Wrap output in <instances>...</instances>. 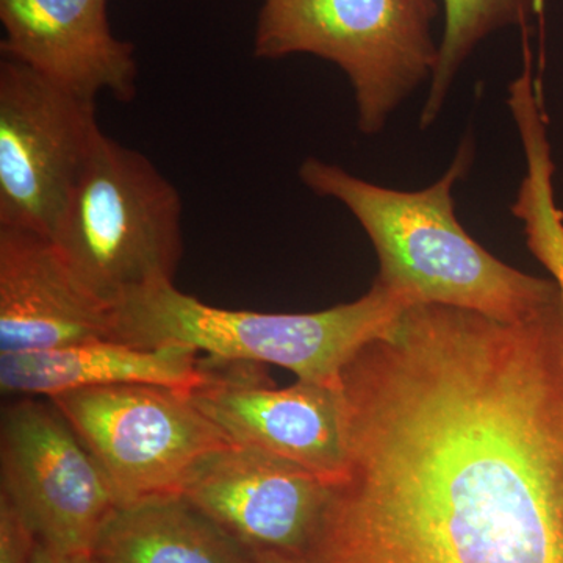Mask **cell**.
<instances>
[{"label":"cell","mask_w":563,"mask_h":563,"mask_svg":"<svg viewBox=\"0 0 563 563\" xmlns=\"http://www.w3.org/2000/svg\"><path fill=\"white\" fill-rule=\"evenodd\" d=\"M346 473L306 563H563V295L412 303L340 377Z\"/></svg>","instance_id":"1"},{"label":"cell","mask_w":563,"mask_h":563,"mask_svg":"<svg viewBox=\"0 0 563 563\" xmlns=\"http://www.w3.org/2000/svg\"><path fill=\"white\" fill-rule=\"evenodd\" d=\"M465 140L453 165L431 187L396 191L307 158L299 177L322 198L342 202L372 240L384 287L409 303H440L514 321L561 295L553 277L531 276L493 257L455 218L453 187L473 165Z\"/></svg>","instance_id":"2"},{"label":"cell","mask_w":563,"mask_h":563,"mask_svg":"<svg viewBox=\"0 0 563 563\" xmlns=\"http://www.w3.org/2000/svg\"><path fill=\"white\" fill-rule=\"evenodd\" d=\"M409 306L377 280L357 301L312 313L221 309L163 284L114 306V340L146 350L206 352L213 361L276 365L307 383L340 387L344 366Z\"/></svg>","instance_id":"3"},{"label":"cell","mask_w":563,"mask_h":563,"mask_svg":"<svg viewBox=\"0 0 563 563\" xmlns=\"http://www.w3.org/2000/svg\"><path fill=\"white\" fill-rule=\"evenodd\" d=\"M176 187L141 152L99 136L52 242L103 301L174 284L184 254Z\"/></svg>","instance_id":"4"},{"label":"cell","mask_w":563,"mask_h":563,"mask_svg":"<svg viewBox=\"0 0 563 563\" xmlns=\"http://www.w3.org/2000/svg\"><path fill=\"white\" fill-rule=\"evenodd\" d=\"M435 0H261L254 55L310 54L350 77L357 125L376 135L439 62Z\"/></svg>","instance_id":"5"},{"label":"cell","mask_w":563,"mask_h":563,"mask_svg":"<svg viewBox=\"0 0 563 563\" xmlns=\"http://www.w3.org/2000/svg\"><path fill=\"white\" fill-rule=\"evenodd\" d=\"M49 399L102 470L118 507L181 495L192 468L229 443L179 388L111 385Z\"/></svg>","instance_id":"6"},{"label":"cell","mask_w":563,"mask_h":563,"mask_svg":"<svg viewBox=\"0 0 563 563\" xmlns=\"http://www.w3.org/2000/svg\"><path fill=\"white\" fill-rule=\"evenodd\" d=\"M96 101L0 62V228L52 236L99 136Z\"/></svg>","instance_id":"7"},{"label":"cell","mask_w":563,"mask_h":563,"mask_svg":"<svg viewBox=\"0 0 563 563\" xmlns=\"http://www.w3.org/2000/svg\"><path fill=\"white\" fill-rule=\"evenodd\" d=\"M0 498L36 543L63 554H92L118 509L98 463L47 398L7 404L0 420Z\"/></svg>","instance_id":"8"},{"label":"cell","mask_w":563,"mask_h":563,"mask_svg":"<svg viewBox=\"0 0 563 563\" xmlns=\"http://www.w3.org/2000/svg\"><path fill=\"white\" fill-rule=\"evenodd\" d=\"M335 485L274 455L228 443L192 468L181 495L262 563H306Z\"/></svg>","instance_id":"9"},{"label":"cell","mask_w":563,"mask_h":563,"mask_svg":"<svg viewBox=\"0 0 563 563\" xmlns=\"http://www.w3.org/2000/svg\"><path fill=\"white\" fill-rule=\"evenodd\" d=\"M192 402L229 443L301 466L333 485L346 473L340 387L298 379L274 387L255 363L209 358Z\"/></svg>","instance_id":"10"},{"label":"cell","mask_w":563,"mask_h":563,"mask_svg":"<svg viewBox=\"0 0 563 563\" xmlns=\"http://www.w3.org/2000/svg\"><path fill=\"white\" fill-rule=\"evenodd\" d=\"M117 312L51 236L0 228V354L114 340Z\"/></svg>","instance_id":"11"},{"label":"cell","mask_w":563,"mask_h":563,"mask_svg":"<svg viewBox=\"0 0 563 563\" xmlns=\"http://www.w3.org/2000/svg\"><path fill=\"white\" fill-rule=\"evenodd\" d=\"M3 55L81 98L136 96L135 46L111 31L109 0H0Z\"/></svg>","instance_id":"12"},{"label":"cell","mask_w":563,"mask_h":563,"mask_svg":"<svg viewBox=\"0 0 563 563\" xmlns=\"http://www.w3.org/2000/svg\"><path fill=\"white\" fill-rule=\"evenodd\" d=\"M207 380L206 361L177 346L146 350L106 339L57 350L0 354V390L16 398L49 399L111 385H161L192 391Z\"/></svg>","instance_id":"13"},{"label":"cell","mask_w":563,"mask_h":563,"mask_svg":"<svg viewBox=\"0 0 563 563\" xmlns=\"http://www.w3.org/2000/svg\"><path fill=\"white\" fill-rule=\"evenodd\" d=\"M92 555L99 563H262L184 495L118 507Z\"/></svg>","instance_id":"14"},{"label":"cell","mask_w":563,"mask_h":563,"mask_svg":"<svg viewBox=\"0 0 563 563\" xmlns=\"http://www.w3.org/2000/svg\"><path fill=\"white\" fill-rule=\"evenodd\" d=\"M444 29L439 44V62L421 113V128L439 117L455 74L474 47L490 33L509 25H521L542 0H443Z\"/></svg>","instance_id":"15"},{"label":"cell","mask_w":563,"mask_h":563,"mask_svg":"<svg viewBox=\"0 0 563 563\" xmlns=\"http://www.w3.org/2000/svg\"><path fill=\"white\" fill-rule=\"evenodd\" d=\"M526 176L512 206L514 217L523 221L526 242L563 295V214L555 206L550 140L542 129L521 135Z\"/></svg>","instance_id":"16"},{"label":"cell","mask_w":563,"mask_h":563,"mask_svg":"<svg viewBox=\"0 0 563 563\" xmlns=\"http://www.w3.org/2000/svg\"><path fill=\"white\" fill-rule=\"evenodd\" d=\"M36 540L7 499L0 498V563H33Z\"/></svg>","instance_id":"17"},{"label":"cell","mask_w":563,"mask_h":563,"mask_svg":"<svg viewBox=\"0 0 563 563\" xmlns=\"http://www.w3.org/2000/svg\"><path fill=\"white\" fill-rule=\"evenodd\" d=\"M33 563H99L92 554H63L36 543Z\"/></svg>","instance_id":"18"}]
</instances>
